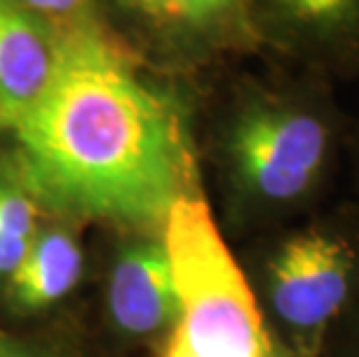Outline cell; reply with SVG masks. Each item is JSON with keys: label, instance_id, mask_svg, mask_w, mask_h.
Here are the masks:
<instances>
[{"label": "cell", "instance_id": "11", "mask_svg": "<svg viewBox=\"0 0 359 357\" xmlns=\"http://www.w3.org/2000/svg\"><path fill=\"white\" fill-rule=\"evenodd\" d=\"M10 3L19 5L21 10L35 14L37 19L60 30L97 17L95 0H10Z\"/></svg>", "mask_w": 359, "mask_h": 357}, {"label": "cell", "instance_id": "8", "mask_svg": "<svg viewBox=\"0 0 359 357\" xmlns=\"http://www.w3.org/2000/svg\"><path fill=\"white\" fill-rule=\"evenodd\" d=\"M63 33L10 0H0V133L10 135L56 77Z\"/></svg>", "mask_w": 359, "mask_h": 357}, {"label": "cell", "instance_id": "7", "mask_svg": "<svg viewBox=\"0 0 359 357\" xmlns=\"http://www.w3.org/2000/svg\"><path fill=\"white\" fill-rule=\"evenodd\" d=\"M111 325L128 339H167L179 318V295L163 232H135L118 248L107 283Z\"/></svg>", "mask_w": 359, "mask_h": 357}, {"label": "cell", "instance_id": "5", "mask_svg": "<svg viewBox=\"0 0 359 357\" xmlns=\"http://www.w3.org/2000/svg\"><path fill=\"white\" fill-rule=\"evenodd\" d=\"M104 26L172 74H202L262 56L250 0H95Z\"/></svg>", "mask_w": 359, "mask_h": 357}, {"label": "cell", "instance_id": "6", "mask_svg": "<svg viewBox=\"0 0 359 357\" xmlns=\"http://www.w3.org/2000/svg\"><path fill=\"white\" fill-rule=\"evenodd\" d=\"M264 54L359 81V0H250Z\"/></svg>", "mask_w": 359, "mask_h": 357}, {"label": "cell", "instance_id": "14", "mask_svg": "<svg viewBox=\"0 0 359 357\" xmlns=\"http://www.w3.org/2000/svg\"><path fill=\"white\" fill-rule=\"evenodd\" d=\"M341 357H359V323L350 325V337L343 344Z\"/></svg>", "mask_w": 359, "mask_h": 357}, {"label": "cell", "instance_id": "10", "mask_svg": "<svg viewBox=\"0 0 359 357\" xmlns=\"http://www.w3.org/2000/svg\"><path fill=\"white\" fill-rule=\"evenodd\" d=\"M40 211L35 195L24 184L10 156L0 158V283H7L28 253L37 230Z\"/></svg>", "mask_w": 359, "mask_h": 357}, {"label": "cell", "instance_id": "1", "mask_svg": "<svg viewBox=\"0 0 359 357\" xmlns=\"http://www.w3.org/2000/svg\"><path fill=\"white\" fill-rule=\"evenodd\" d=\"M12 163L58 220L160 232L202 191L190 107L97 17L65 28L47 93L10 133Z\"/></svg>", "mask_w": 359, "mask_h": 357}, {"label": "cell", "instance_id": "2", "mask_svg": "<svg viewBox=\"0 0 359 357\" xmlns=\"http://www.w3.org/2000/svg\"><path fill=\"white\" fill-rule=\"evenodd\" d=\"M336 81L306 67L239 72L213 121L211 158L234 225L309 211L346 156L350 121Z\"/></svg>", "mask_w": 359, "mask_h": 357}, {"label": "cell", "instance_id": "13", "mask_svg": "<svg viewBox=\"0 0 359 357\" xmlns=\"http://www.w3.org/2000/svg\"><path fill=\"white\" fill-rule=\"evenodd\" d=\"M0 357H49V355L35 353L30 348L17 344V341H12L10 337H5V334H0Z\"/></svg>", "mask_w": 359, "mask_h": 357}, {"label": "cell", "instance_id": "3", "mask_svg": "<svg viewBox=\"0 0 359 357\" xmlns=\"http://www.w3.org/2000/svg\"><path fill=\"white\" fill-rule=\"evenodd\" d=\"M179 318L163 357H273L255 290L202 191L183 195L163 225Z\"/></svg>", "mask_w": 359, "mask_h": 357}, {"label": "cell", "instance_id": "9", "mask_svg": "<svg viewBox=\"0 0 359 357\" xmlns=\"http://www.w3.org/2000/svg\"><path fill=\"white\" fill-rule=\"evenodd\" d=\"M67 220L40 225L28 253L7 278V299L21 314L51 309L77 288L83 253Z\"/></svg>", "mask_w": 359, "mask_h": 357}, {"label": "cell", "instance_id": "4", "mask_svg": "<svg viewBox=\"0 0 359 357\" xmlns=\"http://www.w3.org/2000/svg\"><path fill=\"white\" fill-rule=\"evenodd\" d=\"M262 297L294 357H320L359 290V216L283 232L262 262Z\"/></svg>", "mask_w": 359, "mask_h": 357}, {"label": "cell", "instance_id": "12", "mask_svg": "<svg viewBox=\"0 0 359 357\" xmlns=\"http://www.w3.org/2000/svg\"><path fill=\"white\" fill-rule=\"evenodd\" d=\"M346 154L350 156V170H353V188L357 193V204L355 211L359 216V116L350 121V135H348V149Z\"/></svg>", "mask_w": 359, "mask_h": 357}]
</instances>
